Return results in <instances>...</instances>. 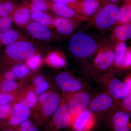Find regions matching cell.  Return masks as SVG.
Listing matches in <instances>:
<instances>
[{
    "mask_svg": "<svg viewBox=\"0 0 131 131\" xmlns=\"http://www.w3.org/2000/svg\"><path fill=\"white\" fill-rule=\"evenodd\" d=\"M99 41L83 32L76 33L71 37L68 48L74 57L81 61L93 59L99 47Z\"/></svg>",
    "mask_w": 131,
    "mask_h": 131,
    "instance_id": "1",
    "label": "cell"
},
{
    "mask_svg": "<svg viewBox=\"0 0 131 131\" xmlns=\"http://www.w3.org/2000/svg\"><path fill=\"white\" fill-rule=\"evenodd\" d=\"M115 43L107 37L99 41V47L92 59L91 66L94 77L103 74L112 68L114 62Z\"/></svg>",
    "mask_w": 131,
    "mask_h": 131,
    "instance_id": "2",
    "label": "cell"
},
{
    "mask_svg": "<svg viewBox=\"0 0 131 131\" xmlns=\"http://www.w3.org/2000/svg\"><path fill=\"white\" fill-rule=\"evenodd\" d=\"M119 15V8L117 4H101L97 12L88 21L92 27L98 30L105 31L116 25Z\"/></svg>",
    "mask_w": 131,
    "mask_h": 131,
    "instance_id": "3",
    "label": "cell"
},
{
    "mask_svg": "<svg viewBox=\"0 0 131 131\" xmlns=\"http://www.w3.org/2000/svg\"><path fill=\"white\" fill-rule=\"evenodd\" d=\"M94 77L104 91L118 100H123L130 93L124 82L115 77L111 71Z\"/></svg>",
    "mask_w": 131,
    "mask_h": 131,
    "instance_id": "4",
    "label": "cell"
},
{
    "mask_svg": "<svg viewBox=\"0 0 131 131\" xmlns=\"http://www.w3.org/2000/svg\"><path fill=\"white\" fill-rule=\"evenodd\" d=\"M122 107L120 101L113 98L105 91L98 94L91 100L88 109L95 116L107 115L110 112Z\"/></svg>",
    "mask_w": 131,
    "mask_h": 131,
    "instance_id": "5",
    "label": "cell"
},
{
    "mask_svg": "<svg viewBox=\"0 0 131 131\" xmlns=\"http://www.w3.org/2000/svg\"><path fill=\"white\" fill-rule=\"evenodd\" d=\"M35 46L28 40H23L13 43L6 46L5 56L14 62H21L27 61L36 54Z\"/></svg>",
    "mask_w": 131,
    "mask_h": 131,
    "instance_id": "6",
    "label": "cell"
},
{
    "mask_svg": "<svg viewBox=\"0 0 131 131\" xmlns=\"http://www.w3.org/2000/svg\"><path fill=\"white\" fill-rule=\"evenodd\" d=\"M71 123L72 117L68 106L65 101H63L51 120L45 126L44 131H63L71 125Z\"/></svg>",
    "mask_w": 131,
    "mask_h": 131,
    "instance_id": "7",
    "label": "cell"
},
{
    "mask_svg": "<svg viewBox=\"0 0 131 131\" xmlns=\"http://www.w3.org/2000/svg\"><path fill=\"white\" fill-rule=\"evenodd\" d=\"M105 125L110 131H131L129 113L122 107L110 112L106 116Z\"/></svg>",
    "mask_w": 131,
    "mask_h": 131,
    "instance_id": "8",
    "label": "cell"
},
{
    "mask_svg": "<svg viewBox=\"0 0 131 131\" xmlns=\"http://www.w3.org/2000/svg\"><path fill=\"white\" fill-rule=\"evenodd\" d=\"M65 101L72 117L73 118L88 108L91 100V95L85 90L67 94Z\"/></svg>",
    "mask_w": 131,
    "mask_h": 131,
    "instance_id": "9",
    "label": "cell"
},
{
    "mask_svg": "<svg viewBox=\"0 0 131 131\" xmlns=\"http://www.w3.org/2000/svg\"><path fill=\"white\" fill-rule=\"evenodd\" d=\"M56 84L62 91L67 94L84 90L85 85L82 80L74 77L68 71H63L57 75Z\"/></svg>",
    "mask_w": 131,
    "mask_h": 131,
    "instance_id": "10",
    "label": "cell"
},
{
    "mask_svg": "<svg viewBox=\"0 0 131 131\" xmlns=\"http://www.w3.org/2000/svg\"><path fill=\"white\" fill-rule=\"evenodd\" d=\"M96 117L88 108L72 120L71 126L75 131H91L96 124Z\"/></svg>",
    "mask_w": 131,
    "mask_h": 131,
    "instance_id": "11",
    "label": "cell"
},
{
    "mask_svg": "<svg viewBox=\"0 0 131 131\" xmlns=\"http://www.w3.org/2000/svg\"><path fill=\"white\" fill-rule=\"evenodd\" d=\"M49 10L51 11L56 16L67 18L77 19L82 21H88L89 19L79 14L68 5L62 3L55 2L49 0Z\"/></svg>",
    "mask_w": 131,
    "mask_h": 131,
    "instance_id": "12",
    "label": "cell"
},
{
    "mask_svg": "<svg viewBox=\"0 0 131 131\" xmlns=\"http://www.w3.org/2000/svg\"><path fill=\"white\" fill-rule=\"evenodd\" d=\"M82 21L77 19L54 16L53 27L59 34L67 36L72 33Z\"/></svg>",
    "mask_w": 131,
    "mask_h": 131,
    "instance_id": "13",
    "label": "cell"
},
{
    "mask_svg": "<svg viewBox=\"0 0 131 131\" xmlns=\"http://www.w3.org/2000/svg\"><path fill=\"white\" fill-rule=\"evenodd\" d=\"M24 28L30 36L37 40L49 41L52 39L53 34L50 28L38 22L30 21Z\"/></svg>",
    "mask_w": 131,
    "mask_h": 131,
    "instance_id": "14",
    "label": "cell"
},
{
    "mask_svg": "<svg viewBox=\"0 0 131 131\" xmlns=\"http://www.w3.org/2000/svg\"><path fill=\"white\" fill-rule=\"evenodd\" d=\"M30 115L29 108L21 103H16L12 108L8 124L12 127L19 126L27 120Z\"/></svg>",
    "mask_w": 131,
    "mask_h": 131,
    "instance_id": "15",
    "label": "cell"
},
{
    "mask_svg": "<svg viewBox=\"0 0 131 131\" xmlns=\"http://www.w3.org/2000/svg\"><path fill=\"white\" fill-rule=\"evenodd\" d=\"M61 103L60 98L58 94L52 92L48 94L46 100L43 103V114L42 119V126L45 125L47 120L53 116Z\"/></svg>",
    "mask_w": 131,
    "mask_h": 131,
    "instance_id": "16",
    "label": "cell"
},
{
    "mask_svg": "<svg viewBox=\"0 0 131 131\" xmlns=\"http://www.w3.org/2000/svg\"><path fill=\"white\" fill-rule=\"evenodd\" d=\"M111 41L125 42L131 38V22L116 25L107 37Z\"/></svg>",
    "mask_w": 131,
    "mask_h": 131,
    "instance_id": "17",
    "label": "cell"
},
{
    "mask_svg": "<svg viewBox=\"0 0 131 131\" xmlns=\"http://www.w3.org/2000/svg\"><path fill=\"white\" fill-rule=\"evenodd\" d=\"M31 14L28 7L23 3L19 5L11 15L13 22L17 25L25 27L30 21Z\"/></svg>",
    "mask_w": 131,
    "mask_h": 131,
    "instance_id": "18",
    "label": "cell"
},
{
    "mask_svg": "<svg viewBox=\"0 0 131 131\" xmlns=\"http://www.w3.org/2000/svg\"><path fill=\"white\" fill-rule=\"evenodd\" d=\"M23 40H28V39L19 31L10 29L2 33L0 46H6L15 42Z\"/></svg>",
    "mask_w": 131,
    "mask_h": 131,
    "instance_id": "19",
    "label": "cell"
},
{
    "mask_svg": "<svg viewBox=\"0 0 131 131\" xmlns=\"http://www.w3.org/2000/svg\"><path fill=\"white\" fill-rule=\"evenodd\" d=\"M127 48V45L125 42H118L115 43V59L112 68L116 69L123 68L124 59Z\"/></svg>",
    "mask_w": 131,
    "mask_h": 131,
    "instance_id": "20",
    "label": "cell"
},
{
    "mask_svg": "<svg viewBox=\"0 0 131 131\" xmlns=\"http://www.w3.org/2000/svg\"><path fill=\"white\" fill-rule=\"evenodd\" d=\"M80 2L82 14L89 19L95 14L101 5L100 0H80Z\"/></svg>",
    "mask_w": 131,
    "mask_h": 131,
    "instance_id": "21",
    "label": "cell"
},
{
    "mask_svg": "<svg viewBox=\"0 0 131 131\" xmlns=\"http://www.w3.org/2000/svg\"><path fill=\"white\" fill-rule=\"evenodd\" d=\"M23 3L28 7L31 13L50 11L49 0H25Z\"/></svg>",
    "mask_w": 131,
    "mask_h": 131,
    "instance_id": "22",
    "label": "cell"
},
{
    "mask_svg": "<svg viewBox=\"0 0 131 131\" xmlns=\"http://www.w3.org/2000/svg\"><path fill=\"white\" fill-rule=\"evenodd\" d=\"M54 16L47 14L46 12L31 13V19L32 21L38 22L49 27H53Z\"/></svg>",
    "mask_w": 131,
    "mask_h": 131,
    "instance_id": "23",
    "label": "cell"
},
{
    "mask_svg": "<svg viewBox=\"0 0 131 131\" xmlns=\"http://www.w3.org/2000/svg\"><path fill=\"white\" fill-rule=\"evenodd\" d=\"M131 22V0H125L124 4L119 8L118 20L116 25Z\"/></svg>",
    "mask_w": 131,
    "mask_h": 131,
    "instance_id": "24",
    "label": "cell"
},
{
    "mask_svg": "<svg viewBox=\"0 0 131 131\" xmlns=\"http://www.w3.org/2000/svg\"><path fill=\"white\" fill-rule=\"evenodd\" d=\"M47 61L50 65L55 68H63L67 64V62L63 54L59 51L50 52L47 56Z\"/></svg>",
    "mask_w": 131,
    "mask_h": 131,
    "instance_id": "25",
    "label": "cell"
},
{
    "mask_svg": "<svg viewBox=\"0 0 131 131\" xmlns=\"http://www.w3.org/2000/svg\"><path fill=\"white\" fill-rule=\"evenodd\" d=\"M19 5L15 0H0V17L11 16Z\"/></svg>",
    "mask_w": 131,
    "mask_h": 131,
    "instance_id": "26",
    "label": "cell"
},
{
    "mask_svg": "<svg viewBox=\"0 0 131 131\" xmlns=\"http://www.w3.org/2000/svg\"><path fill=\"white\" fill-rule=\"evenodd\" d=\"M12 70L15 73L17 77L20 79L27 76L31 72L30 69L27 65L21 63L15 65Z\"/></svg>",
    "mask_w": 131,
    "mask_h": 131,
    "instance_id": "27",
    "label": "cell"
},
{
    "mask_svg": "<svg viewBox=\"0 0 131 131\" xmlns=\"http://www.w3.org/2000/svg\"><path fill=\"white\" fill-rule=\"evenodd\" d=\"M38 98L36 93L32 91H30L27 95L25 99L20 102L29 108L34 107L37 105Z\"/></svg>",
    "mask_w": 131,
    "mask_h": 131,
    "instance_id": "28",
    "label": "cell"
},
{
    "mask_svg": "<svg viewBox=\"0 0 131 131\" xmlns=\"http://www.w3.org/2000/svg\"><path fill=\"white\" fill-rule=\"evenodd\" d=\"M52 1L55 2L62 3L68 5L79 14L83 15L82 14L81 10L80 0H52Z\"/></svg>",
    "mask_w": 131,
    "mask_h": 131,
    "instance_id": "29",
    "label": "cell"
},
{
    "mask_svg": "<svg viewBox=\"0 0 131 131\" xmlns=\"http://www.w3.org/2000/svg\"><path fill=\"white\" fill-rule=\"evenodd\" d=\"M18 87V84L14 81L5 79L1 84V89L5 93L14 91Z\"/></svg>",
    "mask_w": 131,
    "mask_h": 131,
    "instance_id": "30",
    "label": "cell"
},
{
    "mask_svg": "<svg viewBox=\"0 0 131 131\" xmlns=\"http://www.w3.org/2000/svg\"><path fill=\"white\" fill-rule=\"evenodd\" d=\"M42 58L39 54H36L31 57L27 60V66L31 69L35 70L37 69L41 63Z\"/></svg>",
    "mask_w": 131,
    "mask_h": 131,
    "instance_id": "31",
    "label": "cell"
},
{
    "mask_svg": "<svg viewBox=\"0 0 131 131\" xmlns=\"http://www.w3.org/2000/svg\"><path fill=\"white\" fill-rule=\"evenodd\" d=\"M13 22L11 16L0 17V32L2 33L11 29Z\"/></svg>",
    "mask_w": 131,
    "mask_h": 131,
    "instance_id": "32",
    "label": "cell"
},
{
    "mask_svg": "<svg viewBox=\"0 0 131 131\" xmlns=\"http://www.w3.org/2000/svg\"><path fill=\"white\" fill-rule=\"evenodd\" d=\"M19 131H39L37 127L32 121L27 120L20 124L19 126Z\"/></svg>",
    "mask_w": 131,
    "mask_h": 131,
    "instance_id": "33",
    "label": "cell"
},
{
    "mask_svg": "<svg viewBox=\"0 0 131 131\" xmlns=\"http://www.w3.org/2000/svg\"><path fill=\"white\" fill-rule=\"evenodd\" d=\"M12 108L9 103L0 106V121L5 119L10 115Z\"/></svg>",
    "mask_w": 131,
    "mask_h": 131,
    "instance_id": "34",
    "label": "cell"
},
{
    "mask_svg": "<svg viewBox=\"0 0 131 131\" xmlns=\"http://www.w3.org/2000/svg\"><path fill=\"white\" fill-rule=\"evenodd\" d=\"M49 84L46 81L44 80L37 85H35V90L36 94L41 95L45 93L49 89Z\"/></svg>",
    "mask_w": 131,
    "mask_h": 131,
    "instance_id": "35",
    "label": "cell"
},
{
    "mask_svg": "<svg viewBox=\"0 0 131 131\" xmlns=\"http://www.w3.org/2000/svg\"><path fill=\"white\" fill-rule=\"evenodd\" d=\"M120 101L121 106L124 110L131 113V91L128 96Z\"/></svg>",
    "mask_w": 131,
    "mask_h": 131,
    "instance_id": "36",
    "label": "cell"
},
{
    "mask_svg": "<svg viewBox=\"0 0 131 131\" xmlns=\"http://www.w3.org/2000/svg\"><path fill=\"white\" fill-rule=\"evenodd\" d=\"M13 100V97L11 94L6 93L0 94V106L8 104Z\"/></svg>",
    "mask_w": 131,
    "mask_h": 131,
    "instance_id": "37",
    "label": "cell"
},
{
    "mask_svg": "<svg viewBox=\"0 0 131 131\" xmlns=\"http://www.w3.org/2000/svg\"><path fill=\"white\" fill-rule=\"evenodd\" d=\"M131 68V48H127L124 59L123 68L128 69Z\"/></svg>",
    "mask_w": 131,
    "mask_h": 131,
    "instance_id": "38",
    "label": "cell"
},
{
    "mask_svg": "<svg viewBox=\"0 0 131 131\" xmlns=\"http://www.w3.org/2000/svg\"><path fill=\"white\" fill-rule=\"evenodd\" d=\"M5 79L14 81L17 78L16 74L13 70H10L7 71L5 74Z\"/></svg>",
    "mask_w": 131,
    "mask_h": 131,
    "instance_id": "39",
    "label": "cell"
},
{
    "mask_svg": "<svg viewBox=\"0 0 131 131\" xmlns=\"http://www.w3.org/2000/svg\"><path fill=\"white\" fill-rule=\"evenodd\" d=\"M124 83L127 86L131 91V75L127 77L124 81Z\"/></svg>",
    "mask_w": 131,
    "mask_h": 131,
    "instance_id": "40",
    "label": "cell"
},
{
    "mask_svg": "<svg viewBox=\"0 0 131 131\" xmlns=\"http://www.w3.org/2000/svg\"><path fill=\"white\" fill-rule=\"evenodd\" d=\"M101 4H106V3H113L117 4L120 0H100Z\"/></svg>",
    "mask_w": 131,
    "mask_h": 131,
    "instance_id": "41",
    "label": "cell"
},
{
    "mask_svg": "<svg viewBox=\"0 0 131 131\" xmlns=\"http://www.w3.org/2000/svg\"><path fill=\"white\" fill-rule=\"evenodd\" d=\"M40 96H39V100L40 102L42 103H43L47 100V97H48V94L46 93H44L40 95Z\"/></svg>",
    "mask_w": 131,
    "mask_h": 131,
    "instance_id": "42",
    "label": "cell"
},
{
    "mask_svg": "<svg viewBox=\"0 0 131 131\" xmlns=\"http://www.w3.org/2000/svg\"><path fill=\"white\" fill-rule=\"evenodd\" d=\"M4 131H19V130H6Z\"/></svg>",
    "mask_w": 131,
    "mask_h": 131,
    "instance_id": "43",
    "label": "cell"
},
{
    "mask_svg": "<svg viewBox=\"0 0 131 131\" xmlns=\"http://www.w3.org/2000/svg\"><path fill=\"white\" fill-rule=\"evenodd\" d=\"M2 33L0 32V40H1V38L2 36Z\"/></svg>",
    "mask_w": 131,
    "mask_h": 131,
    "instance_id": "44",
    "label": "cell"
},
{
    "mask_svg": "<svg viewBox=\"0 0 131 131\" xmlns=\"http://www.w3.org/2000/svg\"><path fill=\"white\" fill-rule=\"evenodd\" d=\"M1 46H0V47H1Z\"/></svg>",
    "mask_w": 131,
    "mask_h": 131,
    "instance_id": "45",
    "label": "cell"
}]
</instances>
